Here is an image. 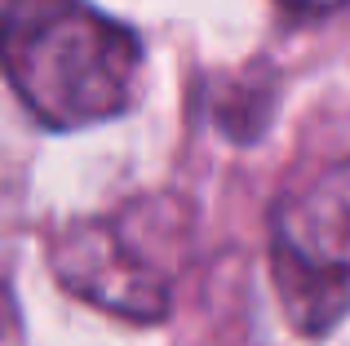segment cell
<instances>
[{"instance_id": "obj_1", "label": "cell", "mask_w": 350, "mask_h": 346, "mask_svg": "<svg viewBox=\"0 0 350 346\" xmlns=\"http://www.w3.org/2000/svg\"><path fill=\"white\" fill-rule=\"evenodd\" d=\"M0 67L44 129H89L129 111L142 40L85 0H14L0 18Z\"/></svg>"}, {"instance_id": "obj_2", "label": "cell", "mask_w": 350, "mask_h": 346, "mask_svg": "<svg viewBox=\"0 0 350 346\" xmlns=\"http://www.w3.org/2000/svg\"><path fill=\"white\" fill-rule=\"evenodd\" d=\"M271 271L301 333H324L350 311V156L315 169L280 200Z\"/></svg>"}, {"instance_id": "obj_3", "label": "cell", "mask_w": 350, "mask_h": 346, "mask_svg": "<svg viewBox=\"0 0 350 346\" xmlns=\"http://www.w3.org/2000/svg\"><path fill=\"white\" fill-rule=\"evenodd\" d=\"M155 204H129L116 217L67 222L49 244V267L67 293L107 315L155 324L173 306V262Z\"/></svg>"}, {"instance_id": "obj_4", "label": "cell", "mask_w": 350, "mask_h": 346, "mask_svg": "<svg viewBox=\"0 0 350 346\" xmlns=\"http://www.w3.org/2000/svg\"><path fill=\"white\" fill-rule=\"evenodd\" d=\"M0 346H23V311L5 276H0Z\"/></svg>"}, {"instance_id": "obj_5", "label": "cell", "mask_w": 350, "mask_h": 346, "mask_svg": "<svg viewBox=\"0 0 350 346\" xmlns=\"http://www.w3.org/2000/svg\"><path fill=\"white\" fill-rule=\"evenodd\" d=\"M275 5H284L288 14H301V18H319V14H333V9H342L346 0H275Z\"/></svg>"}, {"instance_id": "obj_6", "label": "cell", "mask_w": 350, "mask_h": 346, "mask_svg": "<svg viewBox=\"0 0 350 346\" xmlns=\"http://www.w3.org/2000/svg\"><path fill=\"white\" fill-rule=\"evenodd\" d=\"M9 5H14V0H9Z\"/></svg>"}]
</instances>
